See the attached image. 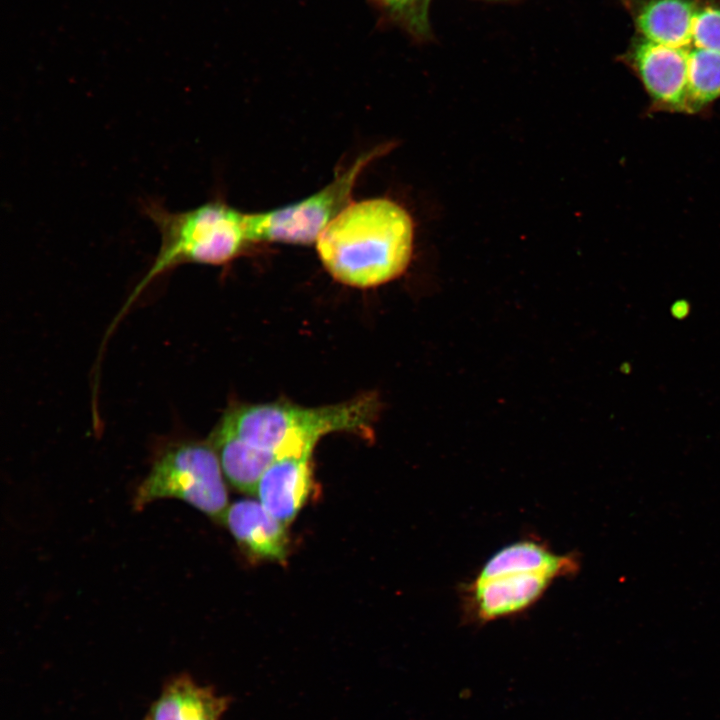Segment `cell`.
I'll list each match as a JSON object with an SVG mask.
<instances>
[{
  "label": "cell",
  "instance_id": "obj_13",
  "mask_svg": "<svg viewBox=\"0 0 720 720\" xmlns=\"http://www.w3.org/2000/svg\"><path fill=\"white\" fill-rule=\"evenodd\" d=\"M432 0H372L385 20L418 41L432 39L429 8Z\"/></svg>",
  "mask_w": 720,
  "mask_h": 720
},
{
  "label": "cell",
  "instance_id": "obj_7",
  "mask_svg": "<svg viewBox=\"0 0 720 720\" xmlns=\"http://www.w3.org/2000/svg\"><path fill=\"white\" fill-rule=\"evenodd\" d=\"M555 579L542 572L475 578L467 589L468 606L480 622L512 616L536 603Z\"/></svg>",
  "mask_w": 720,
  "mask_h": 720
},
{
  "label": "cell",
  "instance_id": "obj_3",
  "mask_svg": "<svg viewBox=\"0 0 720 720\" xmlns=\"http://www.w3.org/2000/svg\"><path fill=\"white\" fill-rule=\"evenodd\" d=\"M143 213L160 234L158 252L136 285L121 314L156 278L184 264L224 265L247 247V213L212 199L185 211H171L158 199H147Z\"/></svg>",
  "mask_w": 720,
  "mask_h": 720
},
{
  "label": "cell",
  "instance_id": "obj_4",
  "mask_svg": "<svg viewBox=\"0 0 720 720\" xmlns=\"http://www.w3.org/2000/svg\"><path fill=\"white\" fill-rule=\"evenodd\" d=\"M219 458L209 442L181 441L165 448L138 486L133 505L141 510L158 499L182 500L221 521L228 495Z\"/></svg>",
  "mask_w": 720,
  "mask_h": 720
},
{
  "label": "cell",
  "instance_id": "obj_6",
  "mask_svg": "<svg viewBox=\"0 0 720 720\" xmlns=\"http://www.w3.org/2000/svg\"><path fill=\"white\" fill-rule=\"evenodd\" d=\"M619 58L641 82L651 110L688 114V51L651 42L635 34Z\"/></svg>",
  "mask_w": 720,
  "mask_h": 720
},
{
  "label": "cell",
  "instance_id": "obj_15",
  "mask_svg": "<svg viewBox=\"0 0 720 720\" xmlns=\"http://www.w3.org/2000/svg\"><path fill=\"white\" fill-rule=\"evenodd\" d=\"M485 1H493V2H511L514 0H485Z\"/></svg>",
  "mask_w": 720,
  "mask_h": 720
},
{
  "label": "cell",
  "instance_id": "obj_11",
  "mask_svg": "<svg viewBox=\"0 0 720 720\" xmlns=\"http://www.w3.org/2000/svg\"><path fill=\"white\" fill-rule=\"evenodd\" d=\"M579 568L575 555H560L535 540H519L496 551L482 565L476 579L524 572L548 573L556 578L574 575Z\"/></svg>",
  "mask_w": 720,
  "mask_h": 720
},
{
  "label": "cell",
  "instance_id": "obj_8",
  "mask_svg": "<svg viewBox=\"0 0 720 720\" xmlns=\"http://www.w3.org/2000/svg\"><path fill=\"white\" fill-rule=\"evenodd\" d=\"M310 454L277 457L260 477L255 495L262 506L284 525L290 524L312 488Z\"/></svg>",
  "mask_w": 720,
  "mask_h": 720
},
{
  "label": "cell",
  "instance_id": "obj_2",
  "mask_svg": "<svg viewBox=\"0 0 720 720\" xmlns=\"http://www.w3.org/2000/svg\"><path fill=\"white\" fill-rule=\"evenodd\" d=\"M378 411V400L365 394L353 400L319 408L288 403L238 405L228 409L216 432L276 459L285 455L312 454L325 434L338 431L367 432Z\"/></svg>",
  "mask_w": 720,
  "mask_h": 720
},
{
  "label": "cell",
  "instance_id": "obj_16",
  "mask_svg": "<svg viewBox=\"0 0 720 720\" xmlns=\"http://www.w3.org/2000/svg\"><path fill=\"white\" fill-rule=\"evenodd\" d=\"M145 720V719H144Z\"/></svg>",
  "mask_w": 720,
  "mask_h": 720
},
{
  "label": "cell",
  "instance_id": "obj_1",
  "mask_svg": "<svg viewBox=\"0 0 720 720\" xmlns=\"http://www.w3.org/2000/svg\"><path fill=\"white\" fill-rule=\"evenodd\" d=\"M414 244L409 212L387 198L351 202L316 240L319 258L334 279L368 288L399 277Z\"/></svg>",
  "mask_w": 720,
  "mask_h": 720
},
{
  "label": "cell",
  "instance_id": "obj_10",
  "mask_svg": "<svg viewBox=\"0 0 720 720\" xmlns=\"http://www.w3.org/2000/svg\"><path fill=\"white\" fill-rule=\"evenodd\" d=\"M230 702V697L182 673L164 684L145 720H221Z\"/></svg>",
  "mask_w": 720,
  "mask_h": 720
},
{
  "label": "cell",
  "instance_id": "obj_12",
  "mask_svg": "<svg viewBox=\"0 0 720 720\" xmlns=\"http://www.w3.org/2000/svg\"><path fill=\"white\" fill-rule=\"evenodd\" d=\"M688 51V114L705 111L720 98V52L692 47Z\"/></svg>",
  "mask_w": 720,
  "mask_h": 720
},
{
  "label": "cell",
  "instance_id": "obj_14",
  "mask_svg": "<svg viewBox=\"0 0 720 720\" xmlns=\"http://www.w3.org/2000/svg\"><path fill=\"white\" fill-rule=\"evenodd\" d=\"M672 312L674 315H678V317L682 318L685 316L688 312L687 309V303H676L673 305Z\"/></svg>",
  "mask_w": 720,
  "mask_h": 720
},
{
  "label": "cell",
  "instance_id": "obj_9",
  "mask_svg": "<svg viewBox=\"0 0 720 720\" xmlns=\"http://www.w3.org/2000/svg\"><path fill=\"white\" fill-rule=\"evenodd\" d=\"M249 554L283 562L288 552L286 525L257 500L242 499L229 505L221 521Z\"/></svg>",
  "mask_w": 720,
  "mask_h": 720
},
{
  "label": "cell",
  "instance_id": "obj_5",
  "mask_svg": "<svg viewBox=\"0 0 720 720\" xmlns=\"http://www.w3.org/2000/svg\"><path fill=\"white\" fill-rule=\"evenodd\" d=\"M390 148V144L380 145L359 155L338 170L328 185L301 201L267 212L247 213L250 242H316L330 221L351 203L353 187L363 169Z\"/></svg>",
  "mask_w": 720,
  "mask_h": 720
}]
</instances>
